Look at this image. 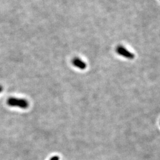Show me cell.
Masks as SVG:
<instances>
[{"label":"cell","mask_w":160,"mask_h":160,"mask_svg":"<svg viewBox=\"0 0 160 160\" xmlns=\"http://www.w3.org/2000/svg\"><path fill=\"white\" fill-rule=\"evenodd\" d=\"M7 104L10 106L18 107L21 108H27L28 107V103L25 99L11 97L7 100Z\"/></svg>","instance_id":"6da1fadb"},{"label":"cell","mask_w":160,"mask_h":160,"mask_svg":"<svg viewBox=\"0 0 160 160\" xmlns=\"http://www.w3.org/2000/svg\"><path fill=\"white\" fill-rule=\"evenodd\" d=\"M116 52L119 55L125 57L127 59H132L135 57V55L133 53L129 52L127 49L122 46H119L116 48Z\"/></svg>","instance_id":"7a4b0ae2"},{"label":"cell","mask_w":160,"mask_h":160,"mask_svg":"<svg viewBox=\"0 0 160 160\" xmlns=\"http://www.w3.org/2000/svg\"><path fill=\"white\" fill-rule=\"evenodd\" d=\"M72 64L77 68L80 69H84L87 67V65L85 62L81 60L79 58H74L72 61Z\"/></svg>","instance_id":"3957f363"},{"label":"cell","mask_w":160,"mask_h":160,"mask_svg":"<svg viewBox=\"0 0 160 160\" xmlns=\"http://www.w3.org/2000/svg\"><path fill=\"white\" fill-rule=\"evenodd\" d=\"M50 160H59V158L58 156H53Z\"/></svg>","instance_id":"277c9868"},{"label":"cell","mask_w":160,"mask_h":160,"mask_svg":"<svg viewBox=\"0 0 160 160\" xmlns=\"http://www.w3.org/2000/svg\"><path fill=\"white\" fill-rule=\"evenodd\" d=\"M2 90H3V88H2V87L0 85V93L2 91Z\"/></svg>","instance_id":"5b68a950"}]
</instances>
